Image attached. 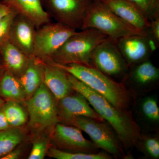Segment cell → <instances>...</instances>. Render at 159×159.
Returning <instances> with one entry per match:
<instances>
[{
    "label": "cell",
    "instance_id": "cell-1",
    "mask_svg": "<svg viewBox=\"0 0 159 159\" xmlns=\"http://www.w3.org/2000/svg\"><path fill=\"white\" fill-rule=\"evenodd\" d=\"M66 73L73 89L85 97L96 112L112 127L125 153L130 158L131 152L135 147L142 132L133 112L128 109L116 107L102 96Z\"/></svg>",
    "mask_w": 159,
    "mask_h": 159
},
{
    "label": "cell",
    "instance_id": "cell-20",
    "mask_svg": "<svg viewBox=\"0 0 159 159\" xmlns=\"http://www.w3.org/2000/svg\"><path fill=\"white\" fill-rule=\"evenodd\" d=\"M19 79L25 93L33 95L43 82L42 61L31 57L27 68Z\"/></svg>",
    "mask_w": 159,
    "mask_h": 159
},
{
    "label": "cell",
    "instance_id": "cell-8",
    "mask_svg": "<svg viewBox=\"0 0 159 159\" xmlns=\"http://www.w3.org/2000/svg\"><path fill=\"white\" fill-rule=\"evenodd\" d=\"M93 0H41L51 19L77 30H81L87 11Z\"/></svg>",
    "mask_w": 159,
    "mask_h": 159
},
{
    "label": "cell",
    "instance_id": "cell-25",
    "mask_svg": "<svg viewBox=\"0 0 159 159\" xmlns=\"http://www.w3.org/2000/svg\"><path fill=\"white\" fill-rule=\"evenodd\" d=\"M49 156L57 159H111L113 157L105 151L97 153L73 152L51 148L48 152Z\"/></svg>",
    "mask_w": 159,
    "mask_h": 159
},
{
    "label": "cell",
    "instance_id": "cell-4",
    "mask_svg": "<svg viewBox=\"0 0 159 159\" xmlns=\"http://www.w3.org/2000/svg\"><path fill=\"white\" fill-rule=\"evenodd\" d=\"M93 29L116 41L133 34H147L139 31L117 16L98 0H93L87 11L81 30Z\"/></svg>",
    "mask_w": 159,
    "mask_h": 159
},
{
    "label": "cell",
    "instance_id": "cell-33",
    "mask_svg": "<svg viewBox=\"0 0 159 159\" xmlns=\"http://www.w3.org/2000/svg\"><path fill=\"white\" fill-rule=\"evenodd\" d=\"M3 70H4V68H3L2 62V57H1V54H0V76H1Z\"/></svg>",
    "mask_w": 159,
    "mask_h": 159
},
{
    "label": "cell",
    "instance_id": "cell-19",
    "mask_svg": "<svg viewBox=\"0 0 159 159\" xmlns=\"http://www.w3.org/2000/svg\"><path fill=\"white\" fill-rule=\"evenodd\" d=\"M0 54L4 69L19 78L27 68L30 57L9 41L0 48Z\"/></svg>",
    "mask_w": 159,
    "mask_h": 159
},
{
    "label": "cell",
    "instance_id": "cell-22",
    "mask_svg": "<svg viewBox=\"0 0 159 159\" xmlns=\"http://www.w3.org/2000/svg\"><path fill=\"white\" fill-rule=\"evenodd\" d=\"M135 147L147 159L159 158V135L157 131L141 132Z\"/></svg>",
    "mask_w": 159,
    "mask_h": 159
},
{
    "label": "cell",
    "instance_id": "cell-34",
    "mask_svg": "<svg viewBox=\"0 0 159 159\" xmlns=\"http://www.w3.org/2000/svg\"><path fill=\"white\" fill-rule=\"evenodd\" d=\"M4 103H5V102H4V100L1 97H0V108L2 107Z\"/></svg>",
    "mask_w": 159,
    "mask_h": 159
},
{
    "label": "cell",
    "instance_id": "cell-7",
    "mask_svg": "<svg viewBox=\"0 0 159 159\" xmlns=\"http://www.w3.org/2000/svg\"><path fill=\"white\" fill-rule=\"evenodd\" d=\"M54 96L43 82L27 102L32 126L39 129L55 126L59 120Z\"/></svg>",
    "mask_w": 159,
    "mask_h": 159
},
{
    "label": "cell",
    "instance_id": "cell-30",
    "mask_svg": "<svg viewBox=\"0 0 159 159\" xmlns=\"http://www.w3.org/2000/svg\"><path fill=\"white\" fill-rule=\"evenodd\" d=\"M10 127L2 107L0 108V131L6 130Z\"/></svg>",
    "mask_w": 159,
    "mask_h": 159
},
{
    "label": "cell",
    "instance_id": "cell-23",
    "mask_svg": "<svg viewBox=\"0 0 159 159\" xmlns=\"http://www.w3.org/2000/svg\"><path fill=\"white\" fill-rule=\"evenodd\" d=\"M23 139V134L18 129L9 128L0 131V159L14 149Z\"/></svg>",
    "mask_w": 159,
    "mask_h": 159
},
{
    "label": "cell",
    "instance_id": "cell-13",
    "mask_svg": "<svg viewBox=\"0 0 159 159\" xmlns=\"http://www.w3.org/2000/svg\"><path fill=\"white\" fill-rule=\"evenodd\" d=\"M58 101V118L64 124L70 125L77 117H88L99 121H105L94 110L85 97L75 91Z\"/></svg>",
    "mask_w": 159,
    "mask_h": 159
},
{
    "label": "cell",
    "instance_id": "cell-12",
    "mask_svg": "<svg viewBox=\"0 0 159 159\" xmlns=\"http://www.w3.org/2000/svg\"><path fill=\"white\" fill-rule=\"evenodd\" d=\"M80 129L74 125L57 123L54 126V137L61 148L73 152L97 153L99 149L92 141L83 135Z\"/></svg>",
    "mask_w": 159,
    "mask_h": 159
},
{
    "label": "cell",
    "instance_id": "cell-16",
    "mask_svg": "<svg viewBox=\"0 0 159 159\" xmlns=\"http://www.w3.org/2000/svg\"><path fill=\"white\" fill-rule=\"evenodd\" d=\"M117 16L139 31L146 32L150 22L129 0H98Z\"/></svg>",
    "mask_w": 159,
    "mask_h": 159
},
{
    "label": "cell",
    "instance_id": "cell-10",
    "mask_svg": "<svg viewBox=\"0 0 159 159\" xmlns=\"http://www.w3.org/2000/svg\"><path fill=\"white\" fill-rule=\"evenodd\" d=\"M132 97L147 93L157 88L159 69L150 59L129 67L122 82Z\"/></svg>",
    "mask_w": 159,
    "mask_h": 159
},
{
    "label": "cell",
    "instance_id": "cell-3",
    "mask_svg": "<svg viewBox=\"0 0 159 159\" xmlns=\"http://www.w3.org/2000/svg\"><path fill=\"white\" fill-rule=\"evenodd\" d=\"M107 38L93 29L77 31L66 41L50 60L59 64H78L93 66L92 57L94 50Z\"/></svg>",
    "mask_w": 159,
    "mask_h": 159
},
{
    "label": "cell",
    "instance_id": "cell-28",
    "mask_svg": "<svg viewBox=\"0 0 159 159\" xmlns=\"http://www.w3.org/2000/svg\"><path fill=\"white\" fill-rule=\"evenodd\" d=\"M47 149V142L46 141L40 140L34 142L28 159H44Z\"/></svg>",
    "mask_w": 159,
    "mask_h": 159
},
{
    "label": "cell",
    "instance_id": "cell-31",
    "mask_svg": "<svg viewBox=\"0 0 159 159\" xmlns=\"http://www.w3.org/2000/svg\"><path fill=\"white\" fill-rule=\"evenodd\" d=\"M12 11L9 6L0 1V20Z\"/></svg>",
    "mask_w": 159,
    "mask_h": 159
},
{
    "label": "cell",
    "instance_id": "cell-18",
    "mask_svg": "<svg viewBox=\"0 0 159 159\" xmlns=\"http://www.w3.org/2000/svg\"><path fill=\"white\" fill-rule=\"evenodd\" d=\"M17 14L31 20L36 28L51 21L43 7L41 0H0Z\"/></svg>",
    "mask_w": 159,
    "mask_h": 159
},
{
    "label": "cell",
    "instance_id": "cell-6",
    "mask_svg": "<svg viewBox=\"0 0 159 159\" xmlns=\"http://www.w3.org/2000/svg\"><path fill=\"white\" fill-rule=\"evenodd\" d=\"M77 30L64 24L50 22L38 28L34 41L33 57L43 61L51 59Z\"/></svg>",
    "mask_w": 159,
    "mask_h": 159
},
{
    "label": "cell",
    "instance_id": "cell-29",
    "mask_svg": "<svg viewBox=\"0 0 159 159\" xmlns=\"http://www.w3.org/2000/svg\"><path fill=\"white\" fill-rule=\"evenodd\" d=\"M147 35L157 47L159 44V16L150 21L149 26L146 31Z\"/></svg>",
    "mask_w": 159,
    "mask_h": 159
},
{
    "label": "cell",
    "instance_id": "cell-26",
    "mask_svg": "<svg viewBox=\"0 0 159 159\" xmlns=\"http://www.w3.org/2000/svg\"><path fill=\"white\" fill-rule=\"evenodd\" d=\"M134 4L149 21L159 16V0H129Z\"/></svg>",
    "mask_w": 159,
    "mask_h": 159
},
{
    "label": "cell",
    "instance_id": "cell-32",
    "mask_svg": "<svg viewBox=\"0 0 159 159\" xmlns=\"http://www.w3.org/2000/svg\"><path fill=\"white\" fill-rule=\"evenodd\" d=\"M21 155V151L18 149L12 150L1 158V159H17L20 158Z\"/></svg>",
    "mask_w": 159,
    "mask_h": 159
},
{
    "label": "cell",
    "instance_id": "cell-9",
    "mask_svg": "<svg viewBox=\"0 0 159 159\" xmlns=\"http://www.w3.org/2000/svg\"><path fill=\"white\" fill-rule=\"evenodd\" d=\"M92 62L93 66L112 79H123L129 69L116 42L109 38L94 50Z\"/></svg>",
    "mask_w": 159,
    "mask_h": 159
},
{
    "label": "cell",
    "instance_id": "cell-17",
    "mask_svg": "<svg viewBox=\"0 0 159 159\" xmlns=\"http://www.w3.org/2000/svg\"><path fill=\"white\" fill-rule=\"evenodd\" d=\"M43 82L57 100L74 92L66 72L50 61H43Z\"/></svg>",
    "mask_w": 159,
    "mask_h": 159
},
{
    "label": "cell",
    "instance_id": "cell-27",
    "mask_svg": "<svg viewBox=\"0 0 159 159\" xmlns=\"http://www.w3.org/2000/svg\"><path fill=\"white\" fill-rule=\"evenodd\" d=\"M17 14L14 11H11L0 20V48L9 41L11 25Z\"/></svg>",
    "mask_w": 159,
    "mask_h": 159
},
{
    "label": "cell",
    "instance_id": "cell-15",
    "mask_svg": "<svg viewBox=\"0 0 159 159\" xmlns=\"http://www.w3.org/2000/svg\"><path fill=\"white\" fill-rule=\"evenodd\" d=\"M36 30L31 20L17 14L11 25L9 41L31 58L33 57Z\"/></svg>",
    "mask_w": 159,
    "mask_h": 159
},
{
    "label": "cell",
    "instance_id": "cell-11",
    "mask_svg": "<svg viewBox=\"0 0 159 159\" xmlns=\"http://www.w3.org/2000/svg\"><path fill=\"white\" fill-rule=\"evenodd\" d=\"M117 47L129 67L149 59L157 48L147 34H133L116 41Z\"/></svg>",
    "mask_w": 159,
    "mask_h": 159
},
{
    "label": "cell",
    "instance_id": "cell-14",
    "mask_svg": "<svg viewBox=\"0 0 159 159\" xmlns=\"http://www.w3.org/2000/svg\"><path fill=\"white\" fill-rule=\"evenodd\" d=\"M134 97V119L145 131H157L159 127V107L158 99L154 95L141 94Z\"/></svg>",
    "mask_w": 159,
    "mask_h": 159
},
{
    "label": "cell",
    "instance_id": "cell-5",
    "mask_svg": "<svg viewBox=\"0 0 159 159\" xmlns=\"http://www.w3.org/2000/svg\"><path fill=\"white\" fill-rule=\"evenodd\" d=\"M86 133L99 148L118 159H130L125 153L117 134L106 121H99L84 116L77 117L70 125Z\"/></svg>",
    "mask_w": 159,
    "mask_h": 159
},
{
    "label": "cell",
    "instance_id": "cell-24",
    "mask_svg": "<svg viewBox=\"0 0 159 159\" xmlns=\"http://www.w3.org/2000/svg\"><path fill=\"white\" fill-rule=\"evenodd\" d=\"M2 109L10 126L19 127L25 123L27 116L20 105L13 100L4 103Z\"/></svg>",
    "mask_w": 159,
    "mask_h": 159
},
{
    "label": "cell",
    "instance_id": "cell-2",
    "mask_svg": "<svg viewBox=\"0 0 159 159\" xmlns=\"http://www.w3.org/2000/svg\"><path fill=\"white\" fill-rule=\"evenodd\" d=\"M68 74L121 109H128L131 103V95L122 82H118L93 66L78 64L61 65L51 61Z\"/></svg>",
    "mask_w": 159,
    "mask_h": 159
},
{
    "label": "cell",
    "instance_id": "cell-21",
    "mask_svg": "<svg viewBox=\"0 0 159 159\" xmlns=\"http://www.w3.org/2000/svg\"><path fill=\"white\" fill-rule=\"evenodd\" d=\"M25 94L19 78L4 69L0 76V97L20 100L24 99Z\"/></svg>",
    "mask_w": 159,
    "mask_h": 159
}]
</instances>
